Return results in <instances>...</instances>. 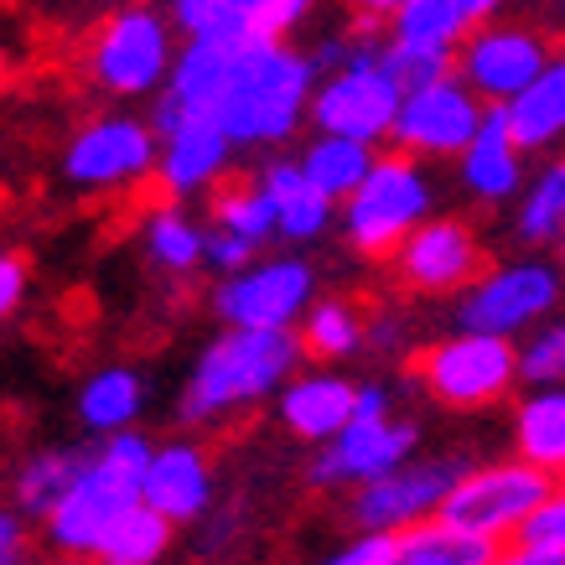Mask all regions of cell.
I'll list each match as a JSON object with an SVG mask.
<instances>
[{
    "mask_svg": "<svg viewBox=\"0 0 565 565\" xmlns=\"http://www.w3.org/2000/svg\"><path fill=\"white\" fill-rule=\"evenodd\" d=\"M514 234L524 244H561L565 239V156H555L545 172L530 182L519 203Z\"/></svg>",
    "mask_w": 565,
    "mask_h": 565,
    "instance_id": "1f68e13d",
    "label": "cell"
},
{
    "mask_svg": "<svg viewBox=\"0 0 565 565\" xmlns=\"http://www.w3.org/2000/svg\"><path fill=\"white\" fill-rule=\"evenodd\" d=\"M353 415H359V390L338 374L296 379L291 390L280 394V420L301 441H332V436H343L353 426Z\"/></svg>",
    "mask_w": 565,
    "mask_h": 565,
    "instance_id": "603a6c76",
    "label": "cell"
},
{
    "mask_svg": "<svg viewBox=\"0 0 565 565\" xmlns=\"http://www.w3.org/2000/svg\"><path fill=\"white\" fill-rule=\"evenodd\" d=\"M462 472H467L462 462L399 467V472L363 488L359 503H353V524L369 534H399V530H411V524H420V519H436V509L462 482Z\"/></svg>",
    "mask_w": 565,
    "mask_h": 565,
    "instance_id": "2e32d148",
    "label": "cell"
},
{
    "mask_svg": "<svg viewBox=\"0 0 565 565\" xmlns=\"http://www.w3.org/2000/svg\"><path fill=\"white\" fill-rule=\"evenodd\" d=\"M415 384L451 411H488L519 384V348L493 332H457L411 359Z\"/></svg>",
    "mask_w": 565,
    "mask_h": 565,
    "instance_id": "52a82bcc",
    "label": "cell"
},
{
    "mask_svg": "<svg viewBox=\"0 0 565 565\" xmlns=\"http://www.w3.org/2000/svg\"><path fill=\"white\" fill-rule=\"evenodd\" d=\"M259 188L270 192L280 239L311 244V239H322V234H327V223H332V207H338V203H332V198L311 182L301 161H291V156H275V161H265V167H259Z\"/></svg>",
    "mask_w": 565,
    "mask_h": 565,
    "instance_id": "7402d4cb",
    "label": "cell"
},
{
    "mask_svg": "<svg viewBox=\"0 0 565 565\" xmlns=\"http://www.w3.org/2000/svg\"><path fill=\"white\" fill-rule=\"evenodd\" d=\"M21 296H26V259L17 249H0V322L21 307Z\"/></svg>",
    "mask_w": 565,
    "mask_h": 565,
    "instance_id": "f35d334b",
    "label": "cell"
},
{
    "mask_svg": "<svg viewBox=\"0 0 565 565\" xmlns=\"http://www.w3.org/2000/svg\"><path fill=\"white\" fill-rule=\"evenodd\" d=\"M255 249L259 244L228 234V228H207V244H203V265H213L218 275H239L255 265Z\"/></svg>",
    "mask_w": 565,
    "mask_h": 565,
    "instance_id": "8d00e7d4",
    "label": "cell"
},
{
    "mask_svg": "<svg viewBox=\"0 0 565 565\" xmlns=\"http://www.w3.org/2000/svg\"><path fill=\"white\" fill-rule=\"evenodd\" d=\"M161 136L136 115H99L78 125L63 146V182L78 192H125L156 177Z\"/></svg>",
    "mask_w": 565,
    "mask_h": 565,
    "instance_id": "9c48e42d",
    "label": "cell"
},
{
    "mask_svg": "<svg viewBox=\"0 0 565 565\" xmlns=\"http://www.w3.org/2000/svg\"><path fill=\"white\" fill-rule=\"evenodd\" d=\"M550 57H555V42H550L540 26L488 21L482 32H472L462 47H457V78H462L482 104H509L545 73Z\"/></svg>",
    "mask_w": 565,
    "mask_h": 565,
    "instance_id": "7c38bea8",
    "label": "cell"
},
{
    "mask_svg": "<svg viewBox=\"0 0 565 565\" xmlns=\"http://www.w3.org/2000/svg\"><path fill=\"white\" fill-rule=\"evenodd\" d=\"M213 228H228V234H239L249 244H265L275 239L280 228H275V203L270 192L255 182H218L213 188Z\"/></svg>",
    "mask_w": 565,
    "mask_h": 565,
    "instance_id": "d6a6232c",
    "label": "cell"
},
{
    "mask_svg": "<svg viewBox=\"0 0 565 565\" xmlns=\"http://www.w3.org/2000/svg\"><path fill=\"white\" fill-rule=\"evenodd\" d=\"M311 291H317V270L307 259H255L249 270L223 275L213 291V311L228 327H291L296 317L311 311Z\"/></svg>",
    "mask_w": 565,
    "mask_h": 565,
    "instance_id": "9a60e30c",
    "label": "cell"
},
{
    "mask_svg": "<svg viewBox=\"0 0 565 565\" xmlns=\"http://www.w3.org/2000/svg\"><path fill=\"white\" fill-rule=\"evenodd\" d=\"M482 115H488V104L457 73H441V78H430V84L405 94L390 140L394 151L420 156V161L426 156H462L472 146V136L482 130Z\"/></svg>",
    "mask_w": 565,
    "mask_h": 565,
    "instance_id": "4fadbf2b",
    "label": "cell"
},
{
    "mask_svg": "<svg viewBox=\"0 0 565 565\" xmlns=\"http://www.w3.org/2000/svg\"><path fill=\"white\" fill-rule=\"evenodd\" d=\"M498 11H503V0H411L384 26V36L399 47H420L457 63V47L472 32H482L488 21H498Z\"/></svg>",
    "mask_w": 565,
    "mask_h": 565,
    "instance_id": "d6986e66",
    "label": "cell"
},
{
    "mask_svg": "<svg viewBox=\"0 0 565 565\" xmlns=\"http://www.w3.org/2000/svg\"><path fill=\"white\" fill-rule=\"evenodd\" d=\"M363 338H369V322H363V311L343 296H332V301H317L307 311V327H301V343L307 353L317 359H348V353H359Z\"/></svg>",
    "mask_w": 565,
    "mask_h": 565,
    "instance_id": "836d02e7",
    "label": "cell"
},
{
    "mask_svg": "<svg viewBox=\"0 0 565 565\" xmlns=\"http://www.w3.org/2000/svg\"><path fill=\"white\" fill-rule=\"evenodd\" d=\"M379 32L384 26H363L353 57H348L343 68L317 78L311 125L322 136H348V140H363V146H379V140L394 136L399 104H405V84L384 63V36Z\"/></svg>",
    "mask_w": 565,
    "mask_h": 565,
    "instance_id": "5b68a950",
    "label": "cell"
},
{
    "mask_svg": "<svg viewBox=\"0 0 565 565\" xmlns=\"http://www.w3.org/2000/svg\"><path fill=\"white\" fill-rule=\"evenodd\" d=\"M493 561H498V540L451 530L441 519H420V524L394 534L390 565H493Z\"/></svg>",
    "mask_w": 565,
    "mask_h": 565,
    "instance_id": "d4e9b609",
    "label": "cell"
},
{
    "mask_svg": "<svg viewBox=\"0 0 565 565\" xmlns=\"http://www.w3.org/2000/svg\"><path fill=\"white\" fill-rule=\"evenodd\" d=\"M84 451H36V457H26L17 472V482H11V493H17V509L32 519H47L63 498H68V488L78 482V472H84Z\"/></svg>",
    "mask_w": 565,
    "mask_h": 565,
    "instance_id": "4316f807",
    "label": "cell"
},
{
    "mask_svg": "<svg viewBox=\"0 0 565 565\" xmlns=\"http://www.w3.org/2000/svg\"><path fill=\"white\" fill-rule=\"evenodd\" d=\"M524 156L530 151L514 140L503 104H488L482 130L462 151V188L472 192L478 203H509V198L524 188Z\"/></svg>",
    "mask_w": 565,
    "mask_h": 565,
    "instance_id": "ffe728a7",
    "label": "cell"
},
{
    "mask_svg": "<svg viewBox=\"0 0 565 565\" xmlns=\"http://www.w3.org/2000/svg\"><path fill=\"white\" fill-rule=\"evenodd\" d=\"M203 244H207V234L182 207L167 203V207H156V213H146V255L167 275L198 270V265H203Z\"/></svg>",
    "mask_w": 565,
    "mask_h": 565,
    "instance_id": "4dcf8cb0",
    "label": "cell"
},
{
    "mask_svg": "<svg viewBox=\"0 0 565 565\" xmlns=\"http://www.w3.org/2000/svg\"><path fill=\"white\" fill-rule=\"evenodd\" d=\"M167 545H172V519L151 503H136L104 534V545L94 550V565H156L167 555Z\"/></svg>",
    "mask_w": 565,
    "mask_h": 565,
    "instance_id": "83f0119b",
    "label": "cell"
},
{
    "mask_svg": "<svg viewBox=\"0 0 565 565\" xmlns=\"http://www.w3.org/2000/svg\"><path fill=\"white\" fill-rule=\"evenodd\" d=\"M503 115H509V130L524 151H545L565 136V47H555L545 73L519 99L503 104Z\"/></svg>",
    "mask_w": 565,
    "mask_h": 565,
    "instance_id": "cb8c5ba5",
    "label": "cell"
},
{
    "mask_svg": "<svg viewBox=\"0 0 565 565\" xmlns=\"http://www.w3.org/2000/svg\"><path fill=\"white\" fill-rule=\"evenodd\" d=\"M519 379H524V384H540V390L565 384V322L534 327V338L524 343V353H519Z\"/></svg>",
    "mask_w": 565,
    "mask_h": 565,
    "instance_id": "e575fe53",
    "label": "cell"
},
{
    "mask_svg": "<svg viewBox=\"0 0 565 565\" xmlns=\"http://www.w3.org/2000/svg\"><path fill=\"white\" fill-rule=\"evenodd\" d=\"M140 379L130 374V369H104V374H94L84 384V394H78V420H84L88 430H99V436H120L130 420L140 415Z\"/></svg>",
    "mask_w": 565,
    "mask_h": 565,
    "instance_id": "f1b7e54d",
    "label": "cell"
},
{
    "mask_svg": "<svg viewBox=\"0 0 565 565\" xmlns=\"http://www.w3.org/2000/svg\"><path fill=\"white\" fill-rule=\"evenodd\" d=\"M301 167H307V177L317 182V188L332 198V203H348L353 192L363 188V177L374 172V146H363V140H348V136H317L307 140V151L296 156Z\"/></svg>",
    "mask_w": 565,
    "mask_h": 565,
    "instance_id": "484cf974",
    "label": "cell"
},
{
    "mask_svg": "<svg viewBox=\"0 0 565 565\" xmlns=\"http://www.w3.org/2000/svg\"><path fill=\"white\" fill-rule=\"evenodd\" d=\"M177 52V21L156 11L151 0H130L99 21L84 63L94 88L109 99H156L172 78Z\"/></svg>",
    "mask_w": 565,
    "mask_h": 565,
    "instance_id": "277c9868",
    "label": "cell"
},
{
    "mask_svg": "<svg viewBox=\"0 0 565 565\" xmlns=\"http://www.w3.org/2000/svg\"><path fill=\"white\" fill-rule=\"evenodd\" d=\"M188 42H280L317 0H167Z\"/></svg>",
    "mask_w": 565,
    "mask_h": 565,
    "instance_id": "e0dca14e",
    "label": "cell"
},
{
    "mask_svg": "<svg viewBox=\"0 0 565 565\" xmlns=\"http://www.w3.org/2000/svg\"><path fill=\"white\" fill-rule=\"evenodd\" d=\"M301 353H307V343L291 327H228L203 353L188 394H182V420L207 426V420H223V415L265 399L275 384L291 379Z\"/></svg>",
    "mask_w": 565,
    "mask_h": 565,
    "instance_id": "7a4b0ae2",
    "label": "cell"
},
{
    "mask_svg": "<svg viewBox=\"0 0 565 565\" xmlns=\"http://www.w3.org/2000/svg\"><path fill=\"white\" fill-rule=\"evenodd\" d=\"M311 52L280 42H188L167 78L188 115H207L234 146H286L311 120L317 94Z\"/></svg>",
    "mask_w": 565,
    "mask_h": 565,
    "instance_id": "6da1fadb",
    "label": "cell"
},
{
    "mask_svg": "<svg viewBox=\"0 0 565 565\" xmlns=\"http://www.w3.org/2000/svg\"><path fill=\"white\" fill-rule=\"evenodd\" d=\"M394 280L405 291L420 296H451L467 291L472 280L488 275V249H482L478 228L467 218H426L411 239L390 255Z\"/></svg>",
    "mask_w": 565,
    "mask_h": 565,
    "instance_id": "5bb4252c",
    "label": "cell"
},
{
    "mask_svg": "<svg viewBox=\"0 0 565 565\" xmlns=\"http://www.w3.org/2000/svg\"><path fill=\"white\" fill-rule=\"evenodd\" d=\"M390 561H394V534H363V540H353L322 565H390Z\"/></svg>",
    "mask_w": 565,
    "mask_h": 565,
    "instance_id": "74e56055",
    "label": "cell"
},
{
    "mask_svg": "<svg viewBox=\"0 0 565 565\" xmlns=\"http://www.w3.org/2000/svg\"><path fill=\"white\" fill-rule=\"evenodd\" d=\"M519 457L545 472H565V390L534 394L530 405L519 411Z\"/></svg>",
    "mask_w": 565,
    "mask_h": 565,
    "instance_id": "f546056e",
    "label": "cell"
},
{
    "mask_svg": "<svg viewBox=\"0 0 565 565\" xmlns=\"http://www.w3.org/2000/svg\"><path fill=\"white\" fill-rule=\"evenodd\" d=\"M430 218V177L420 156L390 151L374 161L363 188L343 203V234L348 244L369 259H390L415 228Z\"/></svg>",
    "mask_w": 565,
    "mask_h": 565,
    "instance_id": "8992f818",
    "label": "cell"
},
{
    "mask_svg": "<svg viewBox=\"0 0 565 565\" xmlns=\"http://www.w3.org/2000/svg\"><path fill=\"white\" fill-rule=\"evenodd\" d=\"M519 540L524 545H550V550H565V488H555V493L534 509L524 524H519Z\"/></svg>",
    "mask_w": 565,
    "mask_h": 565,
    "instance_id": "d590c367",
    "label": "cell"
},
{
    "mask_svg": "<svg viewBox=\"0 0 565 565\" xmlns=\"http://www.w3.org/2000/svg\"><path fill=\"white\" fill-rule=\"evenodd\" d=\"M207 498H213V467L207 451L192 441H167L156 446L151 472H146V503L161 509L172 524L207 514Z\"/></svg>",
    "mask_w": 565,
    "mask_h": 565,
    "instance_id": "44dd1931",
    "label": "cell"
},
{
    "mask_svg": "<svg viewBox=\"0 0 565 565\" xmlns=\"http://www.w3.org/2000/svg\"><path fill=\"white\" fill-rule=\"evenodd\" d=\"M565 280L545 259H519V265H498L482 280H472L457 301V327L462 332H493V338H514L524 327L545 322L561 307Z\"/></svg>",
    "mask_w": 565,
    "mask_h": 565,
    "instance_id": "8fae6325",
    "label": "cell"
},
{
    "mask_svg": "<svg viewBox=\"0 0 565 565\" xmlns=\"http://www.w3.org/2000/svg\"><path fill=\"white\" fill-rule=\"evenodd\" d=\"M151 441L146 436H109V446H99L84 462L78 482L68 488V498L47 514V540L57 555H78L94 561V550L104 545V534L115 530L136 503H146V472H151Z\"/></svg>",
    "mask_w": 565,
    "mask_h": 565,
    "instance_id": "3957f363",
    "label": "cell"
},
{
    "mask_svg": "<svg viewBox=\"0 0 565 565\" xmlns=\"http://www.w3.org/2000/svg\"><path fill=\"white\" fill-rule=\"evenodd\" d=\"M239 151L228 130L207 115H188V120L161 136V161H156V188L167 198H198V192L218 188L228 172V156Z\"/></svg>",
    "mask_w": 565,
    "mask_h": 565,
    "instance_id": "ac0fdd59",
    "label": "cell"
},
{
    "mask_svg": "<svg viewBox=\"0 0 565 565\" xmlns=\"http://www.w3.org/2000/svg\"><path fill=\"white\" fill-rule=\"evenodd\" d=\"M343 6H348V17L359 21V26H390L411 0H343Z\"/></svg>",
    "mask_w": 565,
    "mask_h": 565,
    "instance_id": "ab89813d",
    "label": "cell"
},
{
    "mask_svg": "<svg viewBox=\"0 0 565 565\" xmlns=\"http://www.w3.org/2000/svg\"><path fill=\"white\" fill-rule=\"evenodd\" d=\"M493 565H565V550H550V545H524L519 540L514 550H498Z\"/></svg>",
    "mask_w": 565,
    "mask_h": 565,
    "instance_id": "60d3db41",
    "label": "cell"
},
{
    "mask_svg": "<svg viewBox=\"0 0 565 565\" xmlns=\"http://www.w3.org/2000/svg\"><path fill=\"white\" fill-rule=\"evenodd\" d=\"M411 446H415V426L411 420H390V394L379 384H363L353 426L343 436H332V446L311 462V482L317 488H332V482L369 488V482L399 472L405 457H411Z\"/></svg>",
    "mask_w": 565,
    "mask_h": 565,
    "instance_id": "30bf717a",
    "label": "cell"
},
{
    "mask_svg": "<svg viewBox=\"0 0 565 565\" xmlns=\"http://www.w3.org/2000/svg\"><path fill=\"white\" fill-rule=\"evenodd\" d=\"M21 550H26V530H21V519L0 509V565H21Z\"/></svg>",
    "mask_w": 565,
    "mask_h": 565,
    "instance_id": "b9f144b4",
    "label": "cell"
},
{
    "mask_svg": "<svg viewBox=\"0 0 565 565\" xmlns=\"http://www.w3.org/2000/svg\"><path fill=\"white\" fill-rule=\"evenodd\" d=\"M561 482L555 472L534 462H493L478 467V472H462V482L446 493V503L436 509L441 524L467 534H482V540H503V534H519V524L555 493Z\"/></svg>",
    "mask_w": 565,
    "mask_h": 565,
    "instance_id": "ba28073f",
    "label": "cell"
},
{
    "mask_svg": "<svg viewBox=\"0 0 565 565\" xmlns=\"http://www.w3.org/2000/svg\"><path fill=\"white\" fill-rule=\"evenodd\" d=\"M57 565H84V561H78V555H63V561H57Z\"/></svg>",
    "mask_w": 565,
    "mask_h": 565,
    "instance_id": "7bdbcfd3",
    "label": "cell"
}]
</instances>
